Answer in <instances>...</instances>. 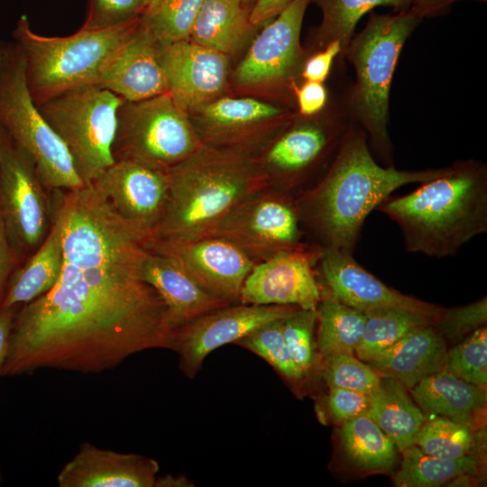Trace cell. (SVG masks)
<instances>
[{
    "label": "cell",
    "mask_w": 487,
    "mask_h": 487,
    "mask_svg": "<svg viewBox=\"0 0 487 487\" xmlns=\"http://www.w3.org/2000/svg\"><path fill=\"white\" fill-rule=\"evenodd\" d=\"M60 191L62 271L51 290L18 309L2 377L100 373L134 354L174 347L166 306L142 277L145 240L93 184Z\"/></svg>",
    "instance_id": "obj_1"
},
{
    "label": "cell",
    "mask_w": 487,
    "mask_h": 487,
    "mask_svg": "<svg viewBox=\"0 0 487 487\" xmlns=\"http://www.w3.org/2000/svg\"><path fill=\"white\" fill-rule=\"evenodd\" d=\"M448 168L400 170L381 167L372 158L364 131H345L323 179L297 200L299 220L318 235L321 248L353 254L368 215L397 188L424 183L447 173Z\"/></svg>",
    "instance_id": "obj_2"
},
{
    "label": "cell",
    "mask_w": 487,
    "mask_h": 487,
    "mask_svg": "<svg viewBox=\"0 0 487 487\" xmlns=\"http://www.w3.org/2000/svg\"><path fill=\"white\" fill-rule=\"evenodd\" d=\"M410 193L388 197L376 209L400 227L408 253L454 256L487 231V170L473 161L449 167L445 175Z\"/></svg>",
    "instance_id": "obj_3"
},
{
    "label": "cell",
    "mask_w": 487,
    "mask_h": 487,
    "mask_svg": "<svg viewBox=\"0 0 487 487\" xmlns=\"http://www.w3.org/2000/svg\"><path fill=\"white\" fill-rule=\"evenodd\" d=\"M167 173L166 209L150 239L208 236L237 205L266 185L265 174L249 157L205 144Z\"/></svg>",
    "instance_id": "obj_4"
},
{
    "label": "cell",
    "mask_w": 487,
    "mask_h": 487,
    "mask_svg": "<svg viewBox=\"0 0 487 487\" xmlns=\"http://www.w3.org/2000/svg\"><path fill=\"white\" fill-rule=\"evenodd\" d=\"M140 18L96 31L79 29L64 37L37 34L26 15L12 32L25 62V77L36 105L68 89L96 85L103 69L129 40Z\"/></svg>",
    "instance_id": "obj_5"
},
{
    "label": "cell",
    "mask_w": 487,
    "mask_h": 487,
    "mask_svg": "<svg viewBox=\"0 0 487 487\" xmlns=\"http://www.w3.org/2000/svg\"><path fill=\"white\" fill-rule=\"evenodd\" d=\"M421 20L411 7L393 15L372 14L345 51L356 72L354 109L386 159L391 158L387 124L393 73L406 40Z\"/></svg>",
    "instance_id": "obj_6"
},
{
    "label": "cell",
    "mask_w": 487,
    "mask_h": 487,
    "mask_svg": "<svg viewBox=\"0 0 487 487\" xmlns=\"http://www.w3.org/2000/svg\"><path fill=\"white\" fill-rule=\"evenodd\" d=\"M0 128L32 158L46 188L73 190L86 186L67 148L32 97L24 58L14 41L0 40Z\"/></svg>",
    "instance_id": "obj_7"
},
{
    "label": "cell",
    "mask_w": 487,
    "mask_h": 487,
    "mask_svg": "<svg viewBox=\"0 0 487 487\" xmlns=\"http://www.w3.org/2000/svg\"><path fill=\"white\" fill-rule=\"evenodd\" d=\"M124 99L96 85L68 89L38 108L67 148L85 185L115 162L112 145L117 110Z\"/></svg>",
    "instance_id": "obj_8"
},
{
    "label": "cell",
    "mask_w": 487,
    "mask_h": 487,
    "mask_svg": "<svg viewBox=\"0 0 487 487\" xmlns=\"http://www.w3.org/2000/svg\"><path fill=\"white\" fill-rule=\"evenodd\" d=\"M181 106L169 94L124 101L117 110L115 161H133L167 171L201 145Z\"/></svg>",
    "instance_id": "obj_9"
},
{
    "label": "cell",
    "mask_w": 487,
    "mask_h": 487,
    "mask_svg": "<svg viewBox=\"0 0 487 487\" xmlns=\"http://www.w3.org/2000/svg\"><path fill=\"white\" fill-rule=\"evenodd\" d=\"M299 222L297 200L289 194L261 190L237 205L210 235L233 243L257 263L306 246Z\"/></svg>",
    "instance_id": "obj_10"
},
{
    "label": "cell",
    "mask_w": 487,
    "mask_h": 487,
    "mask_svg": "<svg viewBox=\"0 0 487 487\" xmlns=\"http://www.w3.org/2000/svg\"><path fill=\"white\" fill-rule=\"evenodd\" d=\"M45 188L32 158L8 137L0 158V208L19 255L37 250L51 226Z\"/></svg>",
    "instance_id": "obj_11"
},
{
    "label": "cell",
    "mask_w": 487,
    "mask_h": 487,
    "mask_svg": "<svg viewBox=\"0 0 487 487\" xmlns=\"http://www.w3.org/2000/svg\"><path fill=\"white\" fill-rule=\"evenodd\" d=\"M144 243L148 250L176 261L206 291L229 304L239 302L244 280L256 263L237 245L213 235Z\"/></svg>",
    "instance_id": "obj_12"
},
{
    "label": "cell",
    "mask_w": 487,
    "mask_h": 487,
    "mask_svg": "<svg viewBox=\"0 0 487 487\" xmlns=\"http://www.w3.org/2000/svg\"><path fill=\"white\" fill-rule=\"evenodd\" d=\"M90 184L133 231L145 241L152 237L168 202L167 171L133 161H115Z\"/></svg>",
    "instance_id": "obj_13"
},
{
    "label": "cell",
    "mask_w": 487,
    "mask_h": 487,
    "mask_svg": "<svg viewBox=\"0 0 487 487\" xmlns=\"http://www.w3.org/2000/svg\"><path fill=\"white\" fill-rule=\"evenodd\" d=\"M321 251L306 245L255 263L244 280L239 302L317 309L322 292L313 267Z\"/></svg>",
    "instance_id": "obj_14"
},
{
    "label": "cell",
    "mask_w": 487,
    "mask_h": 487,
    "mask_svg": "<svg viewBox=\"0 0 487 487\" xmlns=\"http://www.w3.org/2000/svg\"><path fill=\"white\" fill-rule=\"evenodd\" d=\"M296 306L228 305L207 313L177 330L173 350L179 357V368L194 377L204 359L215 349L235 343L262 325L281 319Z\"/></svg>",
    "instance_id": "obj_15"
},
{
    "label": "cell",
    "mask_w": 487,
    "mask_h": 487,
    "mask_svg": "<svg viewBox=\"0 0 487 487\" xmlns=\"http://www.w3.org/2000/svg\"><path fill=\"white\" fill-rule=\"evenodd\" d=\"M317 262L329 296L364 314L378 309H397L436 321L444 309L388 287L357 263L353 254L335 248H322Z\"/></svg>",
    "instance_id": "obj_16"
},
{
    "label": "cell",
    "mask_w": 487,
    "mask_h": 487,
    "mask_svg": "<svg viewBox=\"0 0 487 487\" xmlns=\"http://www.w3.org/2000/svg\"><path fill=\"white\" fill-rule=\"evenodd\" d=\"M168 92L184 110L198 108L226 85L227 56L193 41L159 43Z\"/></svg>",
    "instance_id": "obj_17"
},
{
    "label": "cell",
    "mask_w": 487,
    "mask_h": 487,
    "mask_svg": "<svg viewBox=\"0 0 487 487\" xmlns=\"http://www.w3.org/2000/svg\"><path fill=\"white\" fill-rule=\"evenodd\" d=\"M310 1L293 0L268 22L234 72L237 85L259 86L289 76L298 60L302 22Z\"/></svg>",
    "instance_id": "obj_18"
},
{
    "label": "cell",
    "mask_w": 487,
    "mask_h": 487,
    "mask_svg": "<svg viewBox=\"0 0 487 487\" xmlns=\"http://www.w3.org/2000/svg\"><path fill=\"white\" fill-rule=\"evenodd\" d=\"M158 463L137 454L80 444L57 475L60 487H155Z\"/></svg>",
    "instance_id": "obj_19"
},
{
    "label": "cell",
    "mask_w": 487,
    "mask_h": 487,
    "mask_svg": "<svg viewBox=\"0 0 487 487\" xmlns=\"http://www.w3.org/2000/svg\"><path fill=\"white\" fill-rule=\"evenodd\" d=\"M96 86L129 102L169 93L158 42L141 18L134 32L103 69Z\"/></svg>",
    "instance_id": "obj_20"
},
{
    "label": "cell",
    "mask_w": 487,
    "mask_h": 487,
    "mask_svg": "<svg viewBox=\"0 0 487 487\" xmlns=\"http://www.w3.org/2000/svg\"><path fill=\"white\" fill-rule=\"evenodd\" d=\"M142 273L163 300L170 324L176 331L207 313L232 305L206 291L176 261L166 255L148 250Z\"/></svg>",
    "instance_id": "obj_21"
},
{
    "label": "cell",
    "mask_w": 487,
    "mask_h": 487,
    "mask_svg": "<svg viewBox=\"0 0 487 487\" xmlns=\"http://www.w3.org/2000/svg\"><path fill=\"white\" fill-rule=\"evenodd\" d=\"M446 352V341L430 324L411 330L367 363L381 377L393 379L410 390L445 368Z\"/></svg>",
    "instance_id": "obj_22"
},
{
    "label": "cell",
    "mask_w": 487,
    "mask_h": 487,
    "mask_svg": "<svg viewBox=\"0 0 487 487\" xmlns=\"http://www.w3.org/2000/svg\"><path fill=\"white\" fill-rule=\"evenodd\" d=\"M63 266L62 219L55 216L45 239L28 260L12 274L0 308L26 304L51 290L60 279Z\"/></svg>",
    "instance_id": "obj_23"
},
{
    "label": "cell",
    "mask_w": 487,
    "mask_h": 487,
    "mask_svg": "<svg viewBox=\"0 0 487 487\" xmlns=\"http://www.w3.org/2000/svg\"><path fill=\"white\" fill-rule=\"evenodd\" d=\"M409 392L427 412L471 427L474 416L486 404L484 389L456 377L445 368L421 380Z\"/></svg>",
    "instance_id": "obj_24"
},
{
    "label": "cell",
    "mask_w": 487,
    "mask_h": 487,
    "mask_svg": "<svg viewBox=\"0 0 487 487\" xmlns=\"http://www.w3.org/2000/svg\"><path fill=\"white\" fill-rule=\"evenodd\" d=\"M369 399L366 416L393 441L398 451L413 445L427 417L410 398L407 388L393 379L381 377Z\"/></svg>",
    "instance_id": "obj_25"
},
{
    "label": "cell",
    "mask_w": 487,
    "mask_h": 487,
    "mask_svg": "<svg viewBox=\"0 0 487 487\" xmlns=\"http://www.w3.org/2000/svg\"><path fill=\"white\" fill-rule=\"evenodd\" d=\"M248 5L242 0H205L189 39L226 56L234 53L253 26Z\"/></svg>",
    "instance_id": "obj_26"
},
{
    "label": "cell",
    "mask_w": 487,
    "mask_h": 487,
    "mask_svg": "<svg viewBox=\"0 0 487 487\" xmlns=\"http://www.w3.org/2000/svg\"><path fill=\"white\" fill-rule=\"evenodd\" d=\"M345 133H328L314 124L297 125L275 142L267 153V162L285 176L289 185H294L333 142H341Z\"/></svg>",
    "instance_id": "obj_27"
},
{
    "label": "cell",
    "mask_w": 487,
    "mask_h": 487,
    "mask_svg": "<svg viewBox=\"0 0 487 487\" xmlns=\"http://www.w3.org/2000/svg\"><path fill=\"white\" fill-rule=\"evenodd\" d=\"M340 444L348 461L370 473H389L397 462L393 441L366 415L342 424Z\"/></svg>",
    "instance_id": "obj_28"
},
{
    "label": "cell",
    "mask_w": 487,
    "mask_h": 487,
    "mask_svg": "<svg viewBox=\"0 0 487 487\" xmlns=\"http://www.w3.org/2000/svg\"><path fill=\"white\" fill-rule=\"evenodd\" d=\"M317 347L324 359L337 354H353L361 340L365 314L328 296L317 307Z\"/></svg>",
    "instance_id": "obj_29"
},
{
    "label": "cell",
    "mask_w": 487,
    "mask_h": 487,
    "mask_svg": "<svg viewBox=\"0 0 487 487\" xmlns=\"http://www.w3.org/2000/svg\"><path fill=\"white\" fill-rule=\"evenodd\" d=\"M401 453L400 468L394 476V483L399 487H436L463 475L475 476L478 472V462L472 455L441 459L427 455L416 445Z\"/></svg>",
    "instance_id": "obj_30"
},
{
    "label": "cell",
    "mask_w": 487,
    "mask_h": 487,
    "mask_svg": "<svg viewBox=\"0 0 487 487\" xmlns=\"http://www.w3.org/2000/svg\"><path fill=\"white\" fill-rule=\"evenodd\" d=\"M435 320L397 309H378L365 313V325L354 354L368 363L393 345L409 332Z\"/></svg>",
    "instance_id": "obj_31"
},
{
    "label": "cell",
    "mask_w": 487,
    "mask_h": 487,
    "mask_svg": "<svg viewBox=\"0 0 487 487\" xmlns=\"http://www.w3.org/2000/svg\"><path fill=\"white\" fill-rule=\"evenodd\" d=\"M322 12L318 35L322 42L337 41L345 53L357 23L377 6L391 7L398 12L411 7L410 0H313Z\"/></svg>",
    "instance_id": "obj_32"
},
{
    "label": "cell",
    "mask_w": 487,
    "mask_h": 487,
    "mask_svg": "<svg viewBox=\"0 0 487 487\" xmlns=\"http://www.w3.org/2000/svg\"><path fill=\"white\" fill-rule=\"evenodd\" d=\"M204 1L159 0L141 16V22L159 43L189 40Z\"/></svg>",
    "instance_id": "obj_33"
},
{
    "label": "cell",
    "mask_w": 487,
    "mask_h": 487,
    "mask_svg": "<svg viewBox=\"0 0 487 487\" xmlns=\"http://www.w3.org/2000/svg\"><path fill=\"white\" fill-rule=\"evenodd\" d=\"M413 445L431 456L453 460L469 455L473 434L471 427L439 417L424 422Z\"/></svg>",
    "instance_id": "obj_34"
},
{
    "label": "cell",
    "mask_w": 487,
    "mask_h": 487,
    "mask_svg": "<svg viewBox=\"0 0 487 487\" xmlns=\"http://www.w3.org/2000/svg\"><path fill=\"white\" fill-rule=\"evenodd\" d=\"M205 122L215 129H236L276 117L278 107L253 98H220L198 107Z\"/></svg>",
    "instance_id": "obj_35"
},
{
    "label": "cell",
    "mask_w": 487,
    "mask_h": 487,
    "mask_svg": "<svg viewBox=\"0 0 487 487\" xmlns=\"http://www.w3.org/2000/svg\"><path fill=\"white\" fill-rule=\"evenodd\" d=\"M281 319L262 325L235 344L263 358L289 381H299L305 374L289 354L282 335Z\"/></svg>",
    "instance_id": "obj_36"
},
{
    "label": "cell",
    "mask_w": 487,
    "mask_h": 487,
    "mask_svg": "<svg viewBox=\"0 0 487 487\" xmlns=\"http://www.w3.org/2000/svg\"><path fill=\"white\" fill-rule=\"evenodd\" d=\"M445 369L486 390L487 327L475 330L446 352Z\"/></svg>",
    "instance_id": "obj_37"
},
{
    "label": "cell",
    "mask_w": 487,
    "mask_h": 487,
    "mask_svg": "<svg viewBox=\"0 0 487 487\" xmlns=\"http://www.w3.org/2000/svg\"><path fill=\"white\" fill-rule=\"evenodd\" d=\"M322 376L330 388H343L370 395L381 376L353 354H337L325 359Z\"/></svg>",
    "instance_id": "obj_38"
},
{
    "label": "cell",
    "mask_w": 487,
    "mask_h": 487,
    "mask_svg": "<svg viewBox=\"0 0 487 487\" xmlns=\"http://www.w3.org/2000/svg\"><path fill=\"white\" fill-rule=\"evenodd\" d=\"M316 324L317 309L297 308L281 319L282 335L289 354L305 375L316 362Z\"/></svg>",
    "instance_id": "obj_39"
},
{
    "label": "cell",
    "mask_w": 487,
    "mask_h": 487,
    "mask_svg": "<svg viewBox=\"0 0 487 487\" xmlns=\"http://www.w3.org/2000/svg\"><path fill=\"white\" fill-rule=\"evenodd\" d=\"M487 322L486 297L463 307L444 308L434 324L446 341L456 345Z\"/></svg>",
    "instance_id": "obj_40"
},
{
    "label": "cell",
    "mask_w": 487,
    "mask_h": 487,
    "mask_svg": "<svg viewBox=\"0 0 487 487\" xmlns=\"http://www.w3.org/2000/svg\"><path fill=\"white\" fill-rule=\"evenodd\" d=\"M149 7L150 0H88L87 17L79 29L113 28L139 18Z\"/></svg>",
    "instance_id": "obj_41"
},
{
    "label": "cell",
    "mask_w": 487,
    "mask_h": 487,
    "mask_svg": "<svg viewBox=\"0 0 487 487\" xmlns=\"http://www.w3.org/2000/svg\"><path fill=\"white\" fill-rule=\"evenodd\" d=\"M327 406L333 418L343 424L366 415L370 407L369 395L343 388H330Z\"/></svg>",
    "instance_id": "obj_42"
},
{
    "label": "cell",
    "mask_w": 487,
    "mask_h": 487,
    "mask_svg": "<svg viewBox=\"0 0 487 487\" xmlns=\"http://www.w3.org/2000/svg\"><path fill=\"white\" fill-rule=\"evenodd\" d=\"M342 53V48L337 41H329L323 51L309 58L304 65L302 77L307 81L321 82L327 78L333 61Z\"/></svg>",
    "instance_id": "obj_43"
},
{
    "label": "cell",
    "mask_w": 487,
    "mask_h": 487,
    "mask_svg": "<svg viewBox=\"0 0 487 487\" xmlns=\"http://www.w3.org/2000/svg\"><path fill=\"white\" fill-rule=\"evenodd\" d=\"M19 253L14 247L0 208V305L8 281L16 270Z\"/></svg>",
    "instance_id": "obj_44"
},
{
    "label": "cell",
    "mask_w": 487,
    "mask_h": 487,
    "mask_svg": "<svg viewBox=\"0 0 487 487\" xmlns=\"http://www.w3.org/2000/svg\"><path fill=\"white\" fill-rule=\"evenodd\" d=\"M299 112L304 116H312L319 113L325 106L327 93L321 82L306 81L296 88Z\"/></svg>",
    "instance_id": "obj_45"
},
{
    "label": "cell",
    "mask_w": 487,
    "mask_h": 487,
    "mask_svg": "<svg viewBox=\"0 0 487 487\" xmlns=\"http://www.w3.org/2000/svg\"><path fill=\"white\" fill-rule=\"evenodd\" d=\"M293 0H255L251 6L250 22L253 26L268 23Z\"/></svg>",
    "instance_id": "obj_46"
},
{
    "label": "cell",
    "mask_w": 487,
    "mask_h": 487,
    "mask_svg": "<svg viewBox=\"0 0 487 487\" xmlns=\"http://www.w3.org/2000/svg\"><path fill=\"white\" fill-rule=\"evenodd\" d=\"M20 307L0 308V370L6 356L9 338Z\"/></svg>",
    "instance_id": "obj_47"
},
{
    "label": "cell",
    "mask_w": 487,
    "mask_h": 487,
    "mask_svg": "<svg viewBox=\"0 0 487 487\" xmlns=\"http://www.w3.org/2000/svg\"><path fill=\"white\" fill-rule=\"evenodd\" d=\"M457 0H410L411 8L423 19L446 13Z\"/></svg>",
    "instance_id": "obj_48"
},
{
    "label": "cell",
    "mask_w": 487,
    "mask_h": 487,
    "mask_svg": "<svg viewBox=\"0 0 487 487\" xmlns=\"http://www.w3.org/2000/svg\"><path fill=\"white\" fill-rule=\"evenodd\" d=\"M193 484L184 476L166 475L157 477L155 487H175V486H192Z\"/></svg>",
    "instance_id": "obj_49"
},
{
    "label": "cell",
    "mask_w": 487,
    "mask_h": 487,
    "mask_svg": "<svg viewBox=\"0 0 487 487\" xmlns=\"http://www.w3.org/2000/svg\"><path fill=\"white\" fill-rule=\"evenodd\" d=\"M7 134L0 128V158L7 141Z\"/></svg>",
    "instance_id": "obj_50"
},
{
    "label": "cell",
    "mask_w": 487,
    "mask_h": 487,
    "mask_svg": "<svg viewBox=\"0 0 487 487\" xmlns=\"http://www.w3.org/2000/svg\"><path fill=\"white\" fill-rule=\"evenodd\" d=\"M158 2H159V0H150V7L148 9L154 6Z\"/></svg>",
    "instance_id": "obj_51"
},
{
    "label": "cell",
    "mask_w": 487,
    "mask_h": 487,
    "mask_svg": "<svg viewBox=\"0 0 487 487\" xmlns=\"http://www.w3.org/2000/svg\"><path fill=\"white\" fill-rule=\"evenodd\" d=\"M242 1H243L244 3H245V4L250 5V2H252L253 0H242Z\"/></svg>",
    "instance_id": "obj_52"
},
{
    "label": "cell",
    "mask_w": 487,
    "mask_h": 487,
    "mask_svg": "<svg viewBox=\"0 0 487 487\" xmlns=\"http://www.w3.org/2000/svg\"><path fill=\"white\" fill-rule=\"evenodd\" d=\"M2 480H3V476H2V474H1V473H0V484H1V482H2Z\"/></svg>",
    "instance_id": "obj_53"
},
{
    "label": "cell",
    "mask_w": 487,
    "mask_h": 487,
    "mask_svg": "<svg viewBox=\"0 0 487 487\" xmlns=\"http://www.w3.org/2000/svg\"><path fill=\"white\" fill-rule=\"evenodd\" d=\"M479 1H482V2H486L487 0H479Z\"/></svg>",
    "instance_id": "obj_54"
}]
</instances>
